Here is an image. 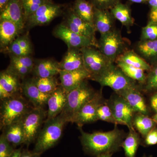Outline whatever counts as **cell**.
Listing matches in <instances>:
<instances>
[{"label":"cell","mask_w":157,"mask_h":157,"mask_svg":"<svg viewBox=\"0 0 157 157\" xmlns=\"http://www.w3.org/2000/svg\"><path fill=\"white\" fill-rule=\"evenodd\" d=\"M22 2L25 20H27L40 6L49 1L46 0H22Z\"/></svg>","instance_id":"35"},{"label":"cell","mask_w":157,"mask_h":157,"mask_svg":"<svg viewBox=\"0 0 157 157\" xmlns=\"http://www.w3.org/2000/svg\"><path fill=\"white\" fill-rule=\"evenodd\" d=\"M135 48V51L151 67L157 64V39L139 41Z\"/></svg>","instance_id":"22"},{"label":"cell","mask_w":157,"mask_h":157,"mask_svg":"<svg viewBox=\"0 0 157 157\" xmlns=\"http://www.w3.org/2000/svg\"><path fill=\"white\" fill-rule=\"evenodd\" d=\"M59 66L60 70L66 71L85 69L80 49L69 48L62 61L59 63Z\"/></svg>","instance_id":"21"},{"label":"cell","mask_w":157,"mask_h":157,"mask_svg":"<svg viewBox=\"0 0 157 157\" xmlns=\"http://www.w3.org/2000/svg\"><path fill=\"white\" fill-rule=\"evenodd\" d=\"M39 132L33 151L42 155L52 148L61 138L67 121L61 114L53 118L47 119Z\"/></svg>","instance_id":"2"},{"label":"cell","mask_w":157,"mask_h":157,"mask_svg":"<svg viewBox=\"0 0 157 157\" xmlns=\"http://www.w3.org/2000/svg\"><path fill=\"white\" fill-rule=\"evenodd\" d=\"M90 79L98 82L102 87L111 88L115 93L140 86L137 82L129 78L114 63L101 74Z\"/></svg>","instance_id":"5"},{"label":"cell","mask_w":157,"mask_h":157,"mask_svg":"<svg viewBox=\"0 0 157 157\" xmlns=\"http://www.w3.org/2000/svg\"><path fill=\"white\" fill-rule=\"evenodd\" d=\"M54 35L65 42L69 48L81 49L91 46L98 48L91 40L70 30L65 25H59L55 30Z\"/></svg>","instance_id":"11"},{"label":"cell","mask_w":157,"mask_h":157,"mask_svg":"<svg viewBox=\"0 0 157 157\" xmlns=\"http://www.w3.org/2000/svg\"><path fill=\"white\" fill-rule=\"evenodd\" d=\"M9 49L13 55L15 56H25L30 55L20 46L16 39L9 45Z\"/></svg>","instance_id":"41"},{"label":"cell","mask_w":157,"mask_h":157,"mask_svg":"<svg viewBox=\"0 0 157 157\" xmlns=\"http://www.w3.org/2000/svg\"><path fill=\"white\" fill-rule=\"evenodd\" d=\"M0 127L2 130L10 124L21 120L29 110L26 101L19 94L1 100Z\"/></svg>","instance_id":"4"},{"label":"cell","mask_w":157,"mask_h":157,"mask_svg":"<svg viewBox=\"0 0 157 157\" xmlns=\"http://www.w3.org/2000/svg\"><path fill=\"white\" fill-rule=\"evenodd\" d=\"M21 90L34 107H44L47 104L51 94L42 93L34 83L33 78L24 80L21 86Z\"/></svg>","instance_id":"17"},{"label":"cell","mask_w":157,"mask_h":157,"mask_svg":"<svg viewBox=\"0 0 157 157\" xmlns=\"http://www.w3.org/2000/svg\"><path fill=\"white\" fill-rule=\"evenodd\" d=\"M11 63L22 65L24 67L28 68L32 72L35 65L33 59L29 56H15L13 55L11 56Z\"/></svg>","instance_id":"40"},{"label":"cell","mask_w":157,"mask_h":157,"mask_svg":"<svg viewBox=\"0 0 157 157\" xmlns=\"http://www.w3.org/2000/svg\"><path fill=\"white\" fill-rule=\"evenodd\" d=\"M150 101L151 109L155 112H157V92L152 94Z\"/></svg>","instance_id":"45"},{"label":"cell","mask_w":157,"mask_h":157,"mask_svg":"<svg viewBox=\"0 0 157 157\" xmlns=\"http://www.w3.org/2000/svg\"><path fill=\"white\" fill-rule=\"evenodd\" d=\"M78 128L81 132L79 139L83 151L95 157L106 154L113 155L120 150L127 135L123 130L119 128L117 125H115L113 130L106 132L88 133L84 132L82 128Z\"/></svg>","instance_id":"1"},{"label":"cell","mask_w":157,"mask_h":157,"mask_svg":"<svg viewBox=\"0 0 157 157\" xmlns=\"http://www.w3.org/2000/svg\"><path fill=\"white\" fill-rule=\"evenodd\" d=\"M115 18L109 10L95 8L93 23L96 31L101 35L107 33L115 28Z\"/></svg>","instance_id":"20"},{"label":"cell","mask_w":157,"mask_h":157,"mask_svg":"<svg viewBox=\"0 0 157 157\" xmlns=\"http://www.w3.org/2000/svg\"><path fill=\"white\" fill-rule=\"evenodd\" d=\"M20 46L26 51L29 54H30L32 52V48L28 38L26 36H21L18 37L16 39Z\"/></svg>","instance_id":"43"},{"label":"cell","mask_w":157,"mask_h":157,"mask_svg":"<svg viewBox=\"0 0 157 157\" xmlns=\"http://www.w3.org/2000/svg\"><path fill=\"white\" fill-rule=\"evenodd\" d=\"M98 49L113 63L121 55L128 50V45L116 28L109 33L101 35L98 41Z\"/></svg>","instance_id":"6"},{"label":"cell","mask_w":157,"mask_h":157,"mask_svg":"<svg viewBox=\"0 0 157 157\" xmlns=\"http://www.w3.org/2000/svg\"><path fill=\"white\" fill-rule=\"evenodd\" d=\"M157 39V24L148 21L141 29L140 41H148Z\"/></svg>","instance_id":"36"},{"label":"cell","mask_w":157,"mask_h":157,"mask_svg":"<svg viewBox=\"0 0 157 157\" xmlns=\"http://www.w3.org/2000/svg\"><path fill=\"white\" fill-rule=\"evenodd\" d=\"M46 115L47 113L42 107H34L21 119L24 134V144L27 147L36 140Z\"/></svg>","instance_id":"7"},{"label":"cell","mask_w":157,"mask_h":157,"mask_svg":"<svg viewBox=\"0 0 157 157\" xmlns=\"http://www.w3.org/2000/svg\"><path fill=\"white\" fill-rule=\"evenodd\" d=\"M112 154H103L100 155L96 157H112Z\"/></svg>","instance_id":"51"},{"label":"cell","mask_w":157,"mask_h":157,"mask_svg":"<svg viewBox=\"0 0 157 157\" xmlns=\"http://www.w3.org/2000/svg\"><path fill=\"white\" fill-rule=\"evenodd\" d=\"M15 149L2 134L0 137V157H11Z\"/></svg>","instance_id":"37"},{"label":"cell","mask_w":157,"mask_h":157,"mask_svg":"<svg viewBox=\"0 0 157 157\" xmlns=\"http://www.w3.org/2000/svg\"><path fill=\"white\" fill-rule=\"evenodd\" d=\"M107 103L110 107L118 124L127 126L133 128L132 122L135 113L122 96L114 92Z\"/></svg>","instance_id":"9"},{"label":"cell","mask_w":157,"mask_h":157,"mask_svg":"<svg viewBox=\"0 0 157 157\" xmlns=\"http://www.w3.org/2000/svg\"><path fill=\"white\" fill-rule=\"evenodd\" d=\"M73 9L76 15L82 19L94 25V7L89 1L75 0Z\"/></svg>","instance_id":"30"},{"label":"cell","mask_w":157,"mask_h":157,"mask_svg":"<svg viewBox=\"0 0 157 157\" xmlns=\"http://www.w3.org/2000/svg\"><path fill=\"white\" fill-rule=\"evenodd\" d=\"M121 0H90L95 8L101 10H109L113 8Z\"/></svg>","instance_id":"39"},{"label":"cell","mask_w":157,"mask_h":157,"mask_svg":"<svg viewBox=\"0 0 157 157\" xmlns=\"http://www.w3.org/2000/svg\"><path fill=\"white\" fill-rule=\"evenodd\" d=\"M7 70L18 76L19 78H24L32 72L28 68L22 65L13 63H11Z\"/></svg>","instance_id":"38"},{"label":"cell","mask_w":157,"mask_h":157,"mask_svg":"<svg viewBox=\"0 0 157 157\" xmlns=\"http://www.w3.org/2000/svg\"><path fill=\"white\" fill-rule=\"evenodd\" d=\"M67 93L61 85L51 94L47 104L48 106L47 119L53 118L60 114L67 104Z\"/></svg>","instance_id":"19"},{"label":"cell","mask_w":157,"mask_h":157,"mask_svg":"<svg viewBox=\"0 0 157 157\" xmlns=\"http://www.w3.org/2000/svg\"><path fill=\"white\" fill-rule=\"evenodd\" d=\"M132 124L134 128L144 138L149 132L156 127L157 123L148 115L136 113Z\"/></svg>","instance_id":"29"},{"label":"cell","mask_w":157,"mask_h":157,"mask_svg":"<svg viewBox=\"0 0 157 157\" xmlns=\"http://www.w3.org/2000/svg\"><path fill=\"white\" fill-rule=\"evenodd\" d=\"M117 60L148 72L151 68V66L133 49H128L125 51L117 58Z\"/></svg>","instance_id":"28"},{"label":"cell","mask_w":157,"mask_h":157,"mask_svg":"<svg viewBox=\"0 0 157 157\" xmlns=\"http://www.w3.org/2000/svg\"><path fill=\"white\" fill-rule=\"evenodd\" d=\"M140 87L141 91L147 94L157 92V64L151 67L147 75L145 82Z\"/></svg>","instance_id":"33"},{"label":"cell","mask_w":157,"mask_h":157,"mask_svg":"<svg viewBox=\"0 0 157 157\" xmlns=\"http://www.w3.org/2000/svg\"><path fill=\"white\" fill-rule=\"evenodd\" d=\"M86 80L68 94L67 104L60 113L67 122L72 123L76 113L85 104L94 97L97 92Z\"/></svg>","instance_id":"3"},{"label":"cell","mask_w":157,"mask_h":157,"mask_svg":"<svg viewBox=\"0 0 157 157\" xmlns=\"http://www.w3.org/2000/svg\"><path fill=\"white\" fill-rule=\"evenodd\" d=\"M59 74L60 85L67 94L91 77L90 74L85 69L74 71L60 70Z\"/></svg>","instance_id":"15"},{"label":"cell","mask_w":157,"mask_h":157,"mask_svg":"<svg viewBox=\"0 0 157 157\" xmlns=\"http://www.w3.org/2000/svg\"><path fill=\"white\" fill-rule=\"evenodd\" d=\"M141 91L139 86L128 89L116 93L122 96L127 101L135 113H138L148 116V108Z\"/></svg>","instance_id":"16"},{"label":"cell","mask_w":157,"mask_h":157,"mask_svg":"<svg viewBox=\"0 0 157 157\" xmlns=\"http://www.w3.org/2000/svg\"><path fill=\"white\" fill-rule=\"evenodd\" d=\"M115 63L127 76L137 82L140 86L144 84L147 75L145 73V70L132 67L120 61H116Z\"/></svg>","instance_id":"31"},{"label":"cell","mask_w":157,"mask_h":157,"mask_svg":"<svg viewBox=\"0 0 157 157\" xmlns=\"http://www.w3.org/2000/svg\"><path fill=\"white\" fill-rule=\"evenodd\" d=\"M107 101L101 104L98 108L97 111L98 120L117 125L112 111L107 104Z\"/></svg>","instance_id":"34"},{"label":"cell","mask_w":157,"mask_h":157,"mask_svg":"<svg viewBox=\"0 0 157 157\" xmlns=\"http://www.w3.org/2000/svg\"><path fill=\"white\" fill-rule=\"evenodd\" d=\"M102 90V88L97 91L94 97L85 104L74 117L72 123L77 124L78 128H82L85 124L92 123L98 120V108L107 101L103 97Z\"/></svg>","instance_id":"10"},{"label":"cell","mask_w":157,"mask_h":157,"mask_svg":"<svg viewBox=\"0 0 157 157\" xmlns=\"http://www.w3.org/2000/svg\"><path fill=\"white\" fill-rule=\"evenodd\" d=\"M10 0H0V11H2L9 2Z\"/></svg>","instance_id":"49"},{"label":"cell","mask_w":157,"mask_h":157,"mask_svg":"<svg viewBox=\"0 0 157 157\" xmlns=\"http://www.w3.org/2000/svg\"><path fill=\"white\" fill-rule=\"evenodd\" d=\"M110 11L116 20H118L128 30L134 25V19L132 16L131 8L128 4L119 2L110 9Z\"/></svg>","instance_id":"26"},{"label":"cell","mask_w":157,"mask_h":157,"mask_svg":"<svg viewBox=\"0 0 157 157\" xmlns=\"http://www.w3.org/2000/svg\"><path fill=\"white\" fill-rule=\"evenodd\" d=\"M140 134L134 128L129 129V132L124 139L121 147L123 148L125 157H136L139 145L141 144Z\"/></svg>","instance_id":"27"},{"label":"cell","mask_w":157,"mask_h":157,"mask_svg":"<svg viewBox=\"0 0 157 157\" xmlns=\"http://www.w3.org/2000/svg\"><path fill=\"white\" fill-rule=\"evenodd\" d=\"M66 23L67 24L65 25L70 30L90 39L98 46V42L95 37V32L97 31L94 26L84 21L77 16L73 9L69 12Z\"/></svg>","instance_id":"13"},{"label":"cell","mask_w":157,"mask_h":157,"mask_svg":"<svg viewBox=\"0 0 157 157\" xmlns=\"http://www.w3.org/2000/svg\"><path fill=\"white\" fill-rule=\"evenodd\" d=\"M131 2L137 3V4H147L148 0H127Z\"/></svg>","instance_id":"50"},{"label":"cell","mask_w":157,"mask_h":157,"mask_svg":"<svg viewBox=\"0 0 157 157\" xmlns=\"http://www.w3.org/2000/svg\"><path fill=\"white\" fill-rule=\"evenodd\" d=\"M41 154L29 150L28 147L22 149L21 157H40Z\"/></svg>","instance_id":"44"},{"label":"cell","mask_w":157,"mask_h":157,"mask_svg":"<svg viewBox=\"0 0 157 157\" xmlns=\"http://www.w3.org/2000/svg\"><path fill=\"white\" fill-rule=\"evenodd\" d=\"M46 1H49V0H46Z\"/></svg>","instance_id":"54"},{"label":"cell","mask_w":157,"mask_h":157,"mask_svg":"<svg viewBox=\"0 0 157 157\" xmlns=\"http://www.w3.org/2000/svg\"><path fill=\"white\" fill-rule=\"evenodd\" d=\"M96 48L91 46L80 49L85 68L91 75L90 79L100 75L114 63Z\"/></svg>","instance_id":"8"},{"label":"cell","mask_w":157,"mask_h":157,"mask_svg":"<svg viewBox=\"0 0 157 157\" xmlns=\"http://www.w3.org/2000/svg\"><path fill=\"white\" fill-rule=\"evenodd\" d=\"M59 63L51 60L40 61L34 65L33 71L36 77L40 78L53 77L59 73Z\"/></svg>","instance_id":"25"},{"label":"cell","mask_w":157,"mask_h":157,"mask_svg":"<svg viewBox=\"0 0 157 157\" xmlns=\"http://www.w3.org/2000/svg\"><path fill=\"white\" fill-rule=\"evenodd\" d=\"M148 21L157 24V8L151 9L149 13Z\"/></svg>","instance_id":"46"},{"label":"cell","mask_w":157,"mask_h":157,"mask_svg":"<svg viewBox=\"0 0 157 157\" xmlns=\"http://www.w3.org/2000/svg\"><path fill=\"white\" fill-rule=\"evenodd\" d=\"M21 120L10 124L2 129L3 135L15 148L17 146L24 144V134Z\"/></svg>","instance_id":"23"},{"label":"cell","mask_w":157,"mask_h":157,"mask_svg":"<svg viewBox=\"0 0 157 157\" xmlns=\"http://www.w3.org/2000/svg\"><path fill=\"white\" fill-rule=\"evenodd\" d=\"M152 118L157 123V112L155 113L154 115L152 117Z\"/></svg>","instance_id":"52"},{"label":"cell","mask_w":157,"mask_h":157,"mask_svg":"<svg viewBox=\"0 0 157 157\" xmlns=\"http://www.w3.org/2000/svg\"><path fill=\"white\" fill-rule=\"evenodd\" d=\"M22 148L15 149L11 157H21Z\"/></svg>","instance_id":"48"},{"label":"cell","mask_w":157,"mask_h":157,"mask_svg":"<svg viewBox=\"0 0 157 157\" xmlns=\"http://www.w3.org/2000/svg\"><path fill=\"white\" fill-rule=\"evenodd\" d=\"M62 12L61 6L49 1L40 6L27 20L32 26L44 25L49 23L61 14Z\"/></svg>","instance_id":"12"},{"label":"cell","mask_w":157,"mask_h":157,"mask_svg":"<svg viewBox=\"0 0 157 157\" xmlns=\"http://www.w3.org/2000/svg\"><path fill=\"white\" fill-rule=\"evenodd\" d=\"M149 157L147 156L146 155H145V154H144V155H143V157Z\"/></svg>","instance_id":"53"},{"label":"cell","mask_w":157,"mask_h":157,"mask_svg":"<svg viewBox=\"0 0 157 157\" xmlns=\"http://www.w3.org/2000/svg\"><path fill=\"white\" fill-rule=\"evenodd\" d=\"M20 30L14 23L8 20H2L0 22V43L2 47L11 45L15 40Z\"/></svg>","instance_id":"24"},{"label":"cell","mask_w":157,"mask_h":157,"mask_svg":"<svg viewBox=\"0 0 157 157\" xmlns=\"http://www.w3.org/2000/svg\"><path fill=\"white\" fill-rule=\"evenodd\" d=\"M147 4L150 7L151 9L157 8V0H148Z\"/></svg>","instance_id":"47"},{"label":"cell","mask_w":157,"mask_h":157,"mask_svg":"<svg viewBox=\"0 0 157 157\" xmlns=\"http://www.w3.org/2000/svg\"><path fill=\"white\" fill-rule=\"evenodd\" d=\"M33 80L38 89L42 93L47 94H51L59 86L54 76L46 78L35 77Z\"/></svg>","instance_id":"32"},{"label":"cell","mask_w":157,"mask_h":157,"mask_svg":"<svg viewBox=\"0 0 157 157\" xmlns=\"http://www.w3.org/2000/svg\"><path fill=\"white\" fill-rule=\"evenodd\" d=\"M19 77L9 70L1 72L0 74V99L10 98L18 94L21 90Z\"/></svg>","instance_id":"18"},{"label":"cell","mask_w":157,"mask_h":157,"mask_svg":"<svg viewBox=\"0 0 157 157\" xmlns=\"http://www.w3.org/2000/svg\"><path fill=\"white\" fill-rule=\"evenodd\" d=\"M144 139L143 144L144 146H151L157 144V127L149 132Z\"/></svg>","instance_id":"42"},{"label":"cell","mask_w":157,"mask_h":157,"mask_svg":"<svg viewBox=\"0 0 157 157\" xmlns=\"http://www.w3.org/2000/svg\"><path fill=\"white\" fill-rule=\"evenodd\" d=\"M0 20H6L14 23L21 31L25 20L22 0H10L1 11Z\"/></svg>","instance_id":"14"}]
</instances>
